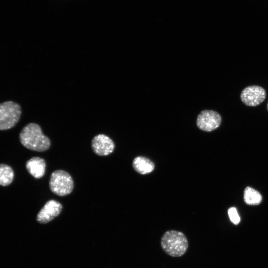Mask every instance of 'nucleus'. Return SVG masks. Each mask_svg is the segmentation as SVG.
<instances>
[{"instance_id":"nucleus-6","label":"nucleus","mask_w":268,"mask_h":268,"mask_svg":"<svg viewBox=\"0 0 268 268\" xmlns=\"http://www.w3.org/2000/svg\"><path fill=\"white\" fill-rule=\"evenodd\" d=\"M265 90L258 85H250L245 87L241 92L242 102L247 106L254 107L260 105L265 99Z\"/></svg>"},{"instance_id":"nucleus-8","label":"nucleus","mask_w":268,"mask_h":268,"mask_svg":"<svg viewBox=\"0 0 268 268\" xmlns=\"http://www.w3.org/2000/svg\"><path fill=\"white\" fill-rule=\"evenodd\" d=\"M91 147L95 154L100 156H107L114 151L115 144L109 136L99 134L92 139Z\"/></svg>"},{"instance_id":"nucleus-4","label":"nucleus","mask_w":268,"mask_h":268,"mask_svg":"<svg viewBox=\"0 0 268 268\" xmlns=\"http://www.w3.org/2000/svg\"><path fill=\"white\" fill-rule=\"evenodd\" d=\"M21 114L20 106L8 101L0 103V130L13 128L19 121Z\"/></svg>"},{"instance_id":"nucleus-13","label":"nucleus","mask_w":268,"mask_h":268,"mask_svg":"<svg viewBox=\"0 0 268 268\" xmlns=\"http://www.w3.org/2000/svg\"><path fill=\"white\" fill-rule=\"evenodd\" d=\"M228 214L230 220L234 224H238L240 222V218L235 207L229 208L228 210Z\"/></svg>"},{"instance_id":"nucleus-11","label":"nucleus","mask_w":268,"mask_h":268,"mask_svg":"<svg viewBox=\"0 0 268 268\" xmlns=\"http://www.w3.org/2000/svg\"><path fill=\"white\" fill-rule=\"evenodd\" d=\"M261 194L257 190L247 187L244 192V200L248 205H256L260 204L262 201Z\"/></svg>"},{"instance_id":"nucleus-10","label":"nucleus","mask_w":268,"mask_h":268,"mask_svg":"<svg viewBox=\"0 0 268 268\" xmlns=\"http://www.w3.org/2000/svg\"><path fill=\"white\" fill-rule=\"evenodd\" d=\"M133 167L139 174H146L154 170V164L150 160L145 157L137 156L133 161Z\"/></svg>"},{"instance_id":"nucleus-1","label":"nucleus","mask_w":268,"mask_h":268,"mask_svg":"<svg viewBox=\"0 0 268 268\" xmlns=\"http://www.w3.org/2000/svg\"><path fill=\"white\" fill-rule=\"evenodd\" d=\"M19 140L24 147L38 152L48 150L51 145L50 139L43 134L40 126L33 123L26 125L22 129Z\"/></svg>"},{"instance_id":"nucleus-7","label":"nucleus","mask_w":268,"mask_h":268,"mask_svg":"<svg viewBox=\"0 0 268 268\" xmlns=\"http://www.w3.org/2000/svg\"><path fill=\"white\" fill-rule=\"evenodd\" d=\"M62 208L59 202L54 200H49L38 212L36 220L40 223H47L60 214Z\"/></svg>"},{"instance_id":"nucleus-12","label":"nucleus","mask_w":268,"mask_h":268,"mask_svg":"<svg viewBox=\"0 0 268 268\" xmlns=\"http://www.w3.org/2000/svg\"><path fill=\"white\" fill-rule=\"evenodd\" d=\"M14 178V172L8 165L0 164V185L6 186L10 185Z\"/></svg>"},{"instance_id":"nucleus-14","label":"nucleus","mask_w":268,"mask_h":268,"mask_svg":"<svg viewBox=\"0 0 268 268\" xmlns=\"http://www.w3.org/2000/svg\"><path fill=\"white\" fill-rule=\"evenodd\" d=\"M267 110L268 111V104H267Z\"/></svg>"},{"instance_id":"nucleus-3","label":"nucleus","mask_w":268,"mask_h":268,"mask_svg":"<svg viewBox=\"0 0 268 268\" xmlns=\"http://www.w3.org/2000/svg\"><path fill=\"white\" fill-rule=\"evenodd\" d=\"M73 187V180L67 172L57 170L51 174L49 187L55 194L62 197L67 196L71 193Z\"/></svg>"},{"instance_id":"nucleus-2","label":"nucleus","mask_w":268,"mask_h":268,"mask_svg":"<svg viewBox=\"0 0 268 268\" xmlns=\"http://www.w3.org/2000/svg\"><path fill=\"white\" fill-rule=\"evenodd\" d=\"M160 244L165 253L173 257L182 256L188 248L187 237L182 232L176 230L165 232L161 238Z\"/></svg>"},{"instance_id":"nucleus-5","label":"nucleus","mask_w":268,"mask_h":268,"mask_svg":"<svg viewBox=\"0 0 268 268\" xmlns=\"http://www.w3.org/2000/svg\"><path fill=\"white\" fill-rule=\"evenodd\" d=\"M221 123L220 114L213 110H204L198 116L197 125L201 130L211 132L218 128Z\"/></svg>"},{"instance_id":"nucleus-9","label":"nucleus","mask_w":268,"mask_h":268,"mask_svg":"<svg viewBox=\"0 0 268 268\" xmlns=\"http://www.w3.org/2000/svg\"><path fill=\"white\" fill-rule=\"evenodd\" d=\"M46 162L39 157H33L26 163V168L29 173L36 179L42 178L45 174Z\"/></svg>"}]
</instances>
